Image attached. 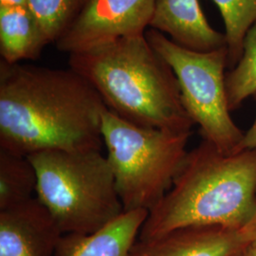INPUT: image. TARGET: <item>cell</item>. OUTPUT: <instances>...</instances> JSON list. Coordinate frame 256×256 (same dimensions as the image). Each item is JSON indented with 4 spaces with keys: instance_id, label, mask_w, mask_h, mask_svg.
I'll list each match as a JSON object with an SVG mask.
<instances>
[{
    "instance_id": "obj_7",
    "label": "cell",
    "mask_w": 256,
    "mask_h": 256,
    "mask_svg": "<svg viewBox=\"0 0 256 256\" xmlns=\"http://www.w3.org/2000/svg\"><path fill=\"white\" fill-rule=\"evenodd\" d=\"M155 3L156 0H90L55 46L70 55L120 38L144 34Z\"/></svg>"
},
{
    "instance_id": "obj_2",
    "label": "cell",
    "mask_w": 256,
    "mask_h": 256,
    "mask_svg": "<svg viewBox=\"0 0 256 256\" xmlns=\"http://www.w3.org/2000/svg\"><path fill=\"white\" fill-rule=\"evenodd\" d=\"M256 194V148L226 154L202 140L149 212L138 240L184 227L245 228L254 218Z\"/></svg>"
},
{
    "instance_id": "obj_11",
    "label": "cell",
    "mask_w": 256,
    "mask_h": 256,
    "mask_svg": "<svg viewBox=\"0 0 256 256\" xmlns=\"http://www.w3.org/2000/svg\"><path fill=\"white\" fill-rule=\"evenodd\" d=\"M148 212H124L92 234H63L55 256H131Z\"/></svg>"
},
{
    "instance_id": "obj_14",
    "label": "cell",
    "mask_w": 256,
    "mask_h": 256,
    "mask_svg": "<svg viewBox=\"0 0 256 256\" xmlns=\"http://www.w3.org/2000/svg\"><path fill=\"white\" fill-rule=\"evenodd\" d=\"M218 8L225 26L228 68H234L243 54V41L256 22V0H212Z\"/></svg>"
},
{
    "instance_id": "obj_12",
    "label": "cell",
    "mask_w": 256,
    "mask_h": 256,
    "mask_svg": "<svg viewBox=\"0 0 256 256\" xmlns=\"http://www.w3.org/2000/svg\"><path fill=\"white\" fill-rule=\"evenodd\" d=\"M50 44L28 7L0 6V54L8 64L36 59Z\"/></svg>"
},
{
    "instance_id": "obj_21",
    "label": "cell",
    "mask_w": 256,
    "mask_h": 256,
    "mask_svg": "<svg viewBox=\"0 0 256 256\" xmlns=\"http://www.w3.org/2000/svg\"><path fill=\"white\" fill-rule=\"evenodd\" d=\"M241 256H242V254H241Z\"/></svg>"
},
{
    "instance_id": "obj_9",
    "label": "cell",
    "mask_w": 256,
    "mask_h": 256,
    "mask_svg": "<svg viewBox=\"0 0 256 256\" xmlns=\"http://www.w3.org/2000/svg\"><path fill=\"white\" fill-rule=\"evenodd\" d=\"M63 232L34 198L0 210V256H54Z\"/></svg>"
},
{
    "instance_id": "obj_17",
    "label": "cell",
    "mask_w": 256,
    "mask_h": 256,
    "mask_svg": "<svg viewBox=\"0 0 256 256\" xmlns=\"http://www.w3.org/2000/svg\"><path fill=\"white\" fill-rule=\"evenodd\" d=\"M252 97L256 104V93ZM254 148H256V114L252 124L244 133L243 138L240 142V146L238 147V152L243 151V150H248V149H254Z\"/></svg>"
},
{
    "instance_id": "obj_1",
    "label": "cell",
    "mask_w": 256,
    "mask_h": 256,
    "mask_svg": "<svg viewBox=\"0 0 256 256\" xmlns=\"http://www.w3.org/2000/svg\"><path fill=\"white\" fill-rule=\"evenodd\" d=\"M108 110L72 68L0 61V149L28 156L52 150H102Z\"/></svg>"
},
{
    "instance_id": "obj_8",
    "label": "cell",
    "mask_w": 256,
    "mask_h": 256,
    "mask_svg": "<svg viewBox=\"0 0 256 256\" xmlns=\"http://www.w3.org/2000/svg\"><path fill=\"white\" fill-rule=\"evenodd\" d=\"M252 243L248 226L184 227L158 238L137 240L131 256H240Z\"/></svg>"
},
{
    "instance_id": "obj_13",
    "label": "cell",
    "mask_w": 256,
    "mask_h": 256,
    "mask_svg": "<svg viewBox=\"0 0 256 256\" xmlns=\"http://www.w3.org/2000/svg\"><path fill=\"white\" fill-rule=\"evenodd\" d=\"M36 170L27 156L0 149V210L34 198Z\"/></svg>"
},
{
    "instance_id": "obj_15",
    "label": "cell",
    "mask_w": 256,
    "mask_h": 256,
    "mask_svg": "<svg viewBox=\"0 0 256 256\" xmlns=\"http://www.w3.org/2000/svg\"><path fill=\"white\" fill-rule=\"evenodd\" d=\"M225 86L230 112L256 93V22L245 36L239 62L226 72Z\"/></svg>"
},
{
    "instance_id": "obj_16",
    "label": "cell",
    "mask_w": 256,
    "mask_h": 256,
    "mask_svg": "<svg viewBox=\"0 0 256 256\" xmlns=\"http://www.w3.org/2000/svg\"><path fill=\"white\" fill-rule=\"evenodd\" d=\"M90 0H28L50 43H55L79 16Z\"/></svg>"
},
{
    "instance_id": "obj_4",
    "label": "cell",
    "mask_w": 256,
    "mask_h": 256,
    "mask_svg": "<svg viewBox=\"0 0 256 256\" xmlns=\"http://www.w3.org/2000/svg\"><path fill=\"white\" fill-rule=\"evenodd\" d=\"M28 158L36 170V198L64 234H92L124 212L102 150H52Z\"/></svg>"
},
{
    "instance_id": "obj_5",
    "label": "cell",
    "mask_w": 256,
    "mask_h": 256,
    "mask_svg": "<svg viewBox=\"0 0 256 256\" xmlns=\"http://www.w3.org/2000/svg\"><path fill=\"white\" fill-rule=\"evenodd\" d=\"M190 136L138 126L108 110L104 113L102 142L124 212H149L162 200L188 155Z\"/></svg>"
},
{
    "instance_id": "obj_3",
    "label": "cell",
    "mask_w": 256,
    "mask_h": 256,
    "mask_svg": "<svg viewBox=\"0 0 256 256\" xmlns=\"http://www.w3.org/2000/svg\"><path fill=\"white\" fill-rule=\"evenodd\" d=\"M68 64L120 118L146 128L192 132L174 72L146 34L70 54Z\"/></svg>"
},
{
    "instance_id": "obj_20",
    "label": "cell",
    "mask_w": 256,
    "mask_h": 256,
    "mask_svg": "<svg viewBox=\"0 0 256 256\" xmlns=\"http://www.w3.org/2000/svg\"><path fill=\"white\" fill-rule=\"evenodd\" d=\"M241 256H256V247L254 246L248 247Z\"/></svg>"
},
{
    "instance_id": "obj_18",
    "label": "cell",
    "mask_w": 256,
    "mask_h": 256,
    "mask_svg": "<svg viewBox=\"0 0 256 256\" xmlns=\"http://www.w3.org/2000/svg\"><path fill=\"white\" fill-rule=\"evenodd\" d=\"M0 6L28 7V0H0Z\"/></svg>"
},
{
    "instance_id": "obj_6",
    "label": "cell",
    "mask_w": 256,
    "mask_h": 256,
    "mask_svg": "<svg viewBox=\"0 0 256 256\" xmlns=\"http://www.w3.org/2000/svg\"><path fill=\"white\" fill-rule=\"evenodd\" d=\"M146 37L172 68L180 86L183 106L194 124L198 126L203 140L223 153L238 152L244 132L230 117L227 100V46L198 52L178 46L154 28L148 30Z\"/></svg>"
},
{
    "instance_id": "obj_10",
    "label": "cell",
    "mask_w": 256,
    "mask_h": 256,
    "mask_svg": "<svg viewBox=\"0 0 256 256\" xmlns=\"http://www.w3.org/2000/svg\"><path fill=\"white\" fill-rule=\"evenodd\" d=\"M149 27L194 52H209L227 46L225 34L210 27L198 0H156Z\"/></svg>"
},
{
    "instance_id": "obj_19",
    "label": "cell",
    "mask_w": 256,
    "mask_h": 256,
    "mask_svg": "<svg viewBox=\"0 0 256 256\" xmlns=\"http://www.w3.org/2000/svg\"><path fill=\"white\" fill-rule=\"evenodd\" d=\"M252 232V243L250 246L256 247V210H254V218L252 221L250 222V224L248 225Z\"/></svg>"
}]
</instances>
